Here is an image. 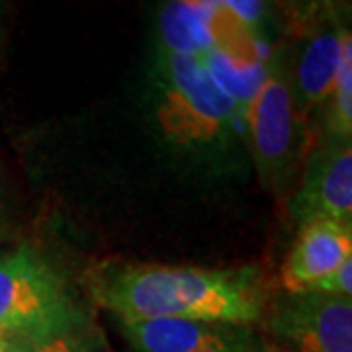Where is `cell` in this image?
Returning <instances> with one entry per match:
<instances>
[{
    "instance_id": "obj_5",
    "label": "cell",
    "mask_w": 352,
    "mask_h": 352,
    "mask_svg": "<svg viewBox=\"0 0 352 352\" xmlns=\"http://www.w3.org/2000/svg\"><path fill=\"white\" fill-rule=\"evenodd\" d=\"M261 325L266 352H352V298L282 294Z\"/></svg>"
},
{
    "instance_id": "obj_1",
    "label": "cell",
    "mask_w": 352,
    "mask_h": 352,
    "mask_svg": "<svg viewBox=\"0 0 352 352\" xmlns=\"http://www.w3.org/2000/svg\"><path fill=\"white\" fill-rule=\"evenodd\" d=\"M88 288L94 302L120 323L200 319L254 327L268 305L256 266L106 264L90 274Z\"/></svg>"
},
{
    "instance_id": "obj_7",
    "label": "cell",
    "mask_w": 352,
    "mask_h": 352,
    "mask_svg": "<svg viewBox=\"0 0 352 352\" xmlns=\"http://www.w3.org/2000/svg\"><path fill=\"white\" fill-rule=\"evenodd\" d=\"M305 32L300 36L296 61L289 67V87L296 110L305 126L314 129L333 85L340 61V51L351 28L325 10V16L305 18Z\"/></svg>"
},
{
    "instance_id": "obj_11",
    "label": "cell",
    "mask_w": 352,
    "mask_h": 352,
    "mask_svg": "<svg viewBox=\"0 0 352 352\" xmlns=\"http://www.w3.org/2000/svg\"><path fill=\"white\" fill-rule=\"evenodd\" d=\"M321 141H352V34L346 36L327 100L319 118Z\"/></svg>"
},
{
    "instance_id": "obj_14",
    "label": "cell",
    "mask_w": 352,
    "mask_h": 352,
    "mask_svg": "<svg viewBox=\"0 0 352 352\" xmlns=\"http://www.w3.org/2000/svg\"><path fill=\"white\" fill-rule=\"evenodd\" d=\"M14 229H16V223H14L12 196L0 168V245L12 239Z\"/></svg>"
},
{
    "instance_id": "obj_15",
    "label": "cell",
    "mask_w": 352,
    "mask_h": 352,
    "mask_svg": "<svg viewBox=\"0 0 352 352\" xmlns=\"http://www.w3.org/2000/svg\"><path fill=\"white\" fill-rule=\"evenodd\" d=\"M39 337L34 335H4L0 339V352H34Z\"/></svg>"
},
{
    "instance_id": "obj_6",
    "label": "cell",
    "mask_w": 352,
    "mask_h": 352,
    "mask_svg": "<svg viewBox=\"0 0 352 352\" xmlns=\"http://www.w3.org/2000/svg\"><path fill=\"white\" fill-rule=\"evenodd\" d=\"M288 214L298 229L325 219L352 223V141H319L311 147Z\"/></svg>"
},
{
    "instance_id": "obj_3",
    "label": "cell",
    "mask_w": 352,
    "mask_h": 352,
    "mask_svg": "<svg viewBox=\"0 0 352 352\" xmlns=\"http://www.w3.org/2000/svg\"><path fill=\"white\" fill-rule=\"evenodd\" d=\"M243 133L264 188L280 192L311 151V129L296 110L288 61L274 51L263 82L243 110Z\"/></svg>"
},
{
    "instance_id": "obj_16",
    "label": "cell",
    "mask_w": 352,
    "mask_h": 352,
    "mask_svg": "<svg viewBox=\"0 0 352 352\" xmlns=\"http://www.w3.org/2000/svg\"><path fill=\"white\" fill-rule=\"evenodd\" d=\"M0 41H2V6H0Z\"/></svg>"
},
{
    "instance_id": "obj_8",
    "label": "cell",
    "mask_w": 352,
    "mask_h": 352,
    "mask_svg": "<svg viewBox=\"0 0 352 352\" xmlns=\"http://www.w3.org/2000/svg\"><path fill=\"white\" fill-rule=\"evenodd\" d=\"M120 325L138 352H266L252 325L200 319H149Z\"/></svg>"
},
{
    "instance_id": "obj_13",
    "label": "cell",
    "mask_w": 352,
    "mask_h": 352,
    "mask_svg": "<svg viewBox=\"0 0 352 352\" xmlns=\"http://www.w3.org/2000/svg\"><path fill=\"white\" fill-rule=\"evenodd\" d=\"M303 292H314V294H323V296H333V298H352V258L340 264L335 272L317 280Z\"/></svg>"
},
{
    "instance_id": "obj_10",
    "label": "cell",
    "mask_w": 352,
    "mask_h": 352,
    "mask_svg": "<svg viewBox=\"0 0 352 352\" xmlns=\"http://www.w3.org/2000/svg\"><path fill=\"white\" fill-rule=\"evenodd\" d=\"M210 2H168L161 12L157 51L200 59L210 50Z\"/></svg>"
},
{
    "instance_id": "obj_12",
    "label": "cell",
    "mask_w": 352,
    "mask_h": 352,
    "mask_svg": "<svg viewBox=\"0 0 352 352\" xmlns=\"http://www.w3.org/2000/svg\"><path fill=\"white\" fill-rule=\"evenodd\" d=\"M102 335L82 314L39 337L34 352H100Z\"/></svg>"
},
{
    "instance_id": "obj_9",
    "label": "cell",
    "mask_w": 352,
    "mask_h": 352,
    "mask_svg": "<svg viewBox=\"0 0 352 352\" xmlns=\"http://www.w3.org/2000/svg\"><path fill=\"white\" fill-rule=\"evenodd\" d=\"M352 258V223L311 221L298 229L282 266L284 294L303 292Z\"/></svg>"
},
{
    "instance_id": "obj_4",
    "label": "cell",
    "mask_w": 352,
    "mask_h": 352,
    "mask_svg": "<svg viewBox=\"0 0 352 352\" xmlns=\"http://www.w3.org/2000/svg\"><path fill=\"white\" fill-rule=\"evenodd\" d=\"M80 314L65 278L30 245L0 258V333L43 337Z\"/></svg>"
},
{
    "instance_id": "obj_18",
    "label": "cell",
    "mask_w": 352,
    "mask_h": 352,
    "mask_svg": "<svg viewBox=\"0 0 352 352\" xmlns=\"http://www.w3.org/2000/svg\"><path fill=\"white\" fill-rule=\"evenodd\" d=\"M2 337H4V333H0V339H2Z\"/></svg>"
},
{
    "instance_id": "obj_17",
    "label": "cell",
    "mask_w": 352,
    "mask_h": 352,
    "mask_svg": "<svg viewBox=\"0 0 352 352\" xmlns=\"http://www.w3.org/2000/svg\"><path fill=\"white\" fill-rule=\"evenodd\" d=\"M2 256H4V251H0V258H2Z\"/></svg>"
},
{
    "instance_id": "obj_2",
    "label": "cell",
    "mask_w": 352,
    "mask_h": 352,
    "mask_svg": "<svg viewBox=\"0 0 352 352\" xmlns=\"http://www.w3.org/2000/svg\"><path fill=\"white\" fill-rule=\"evenodd\" d=\"M151 108L161 139L188 157H219L245 141L237 104L196 57L155 53Z\"/></svg>"
}]
</instances>
